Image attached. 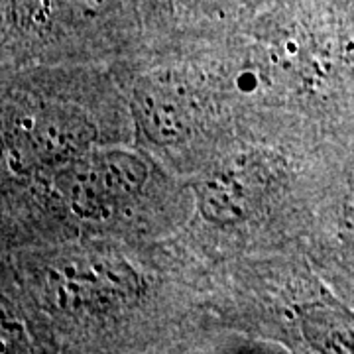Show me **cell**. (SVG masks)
I'll return each instance as SVG.
<instances>
[{
  "label": "cell",
  "instance_id": "6da1fadb",
  "mask_svg": "<svg viewBox=\"0 0 354 354\" xmlns=\"http://www.w3.org/2000/svg\"><path fill=\"white\" fill-rule=\"evenodd\" d=\"M41 290L59 311L109 315L138 299L142 279L118 256L81 250L64 254L46 266Z\"/></svg>",
  "mask_w": 354,
  "mask_h": 354
},
{
  "label": "cell",
  "instance_id": "7a4b0ae2",
  "mask_svg": "<svg viewBox=\"0 0 354 354\" xmlns=\"http://www.w3.org/2000/svg\"><path fill=\"white\" fill-rule=\"evenodd\" d=\"M148 181V165L122 148L88 150L55 169L53 185L81 218L104 221L138 199Z\"/></svg>",
  "mask_w": 354,
  "mask_h": 354
},
{
  "label": "cell",
  "instance_id": "3957f363",
  "mask_svg": "<svg viewBox=\"0 0 354 354\" xmlns=\"http://www.w3.org/2000/svg\"><path fill=\"white\" fill-rule=\"evenodd\" d=\"M276 185V167L260 153L228 158L197 189L201 215L216 227H239L254 216Z\"/></svg>",
  "mask_w": 354,
  "mask_h": 354
},
{
  "label": "cell",
  "instance_id": "277c9868",
  "mask_svg": "<svg viewBox=\"0 0 354 354\" xmlns=\"http://www.w3.org/2000/svg\"><path fill=\"white\" fill-rule=\"evenodd\" d=\"M14 127L22 158L53 169L88 152L97 136L87 114L62 104L41 106L24 114Z\"/></svg>",
  "mask_w": 354,
  "mask_h": 354
},
{
  "label": "cell",
  "instance_id": "5b68a950",
  "mask_svg": "<svg viewBox=\"0 0 354 354\" xmlns=\"http://www.w3.org/2000/svg\"><path fill=\"white\" fill-rule=\"evenodd\" d=\"M132 113L140 132L156 146H181L195 128L191 97L171 79L144 77L132 95Z\"/></svg>",
  "mask_w": 354,
  "mask_h": 354
},
{
  "label": "cell",
  "instance_id": "8992f818",
  "mask_svg": "<svg viewBox=\"0 0 354 354\" xmlns=\"http://www.w3.org/2000/svg\"><path fill=\"white\" fill-rule=\"evenodd\" d=\"M299 323L307 342L317 351H354V321L339 307L323 301L305 304L299 309Z\"/></svg>",
  "mask_w": 354,
  "mask_h": 354
},
{
  "label": "cell",
  "instance_id": "52a82bcc",
  "mask_svg": "<svg viewBox=\"0 0 354 354\" xmlns=\"http://www.w3.org/2000/svg\"><path fill=\"white\" fill-rule=\"evenodd\" d=\"M179 6H185L191 10H205V12H216V10H239L252 6L258 0H176Z\"/></svg>",
  "mask_w": 354,
  "mask_h": 354
}]
</instances>
